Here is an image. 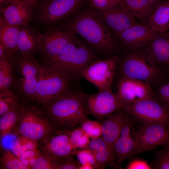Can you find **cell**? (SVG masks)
I'll return each mask as SVG.
<instances>
[{
    "label": "cell",
    "instance_id": "1",
    "mask_svg": "<svg viewBox=\"0 0 169 169\" xmlns=\"http://www.w3.org/2000/svg\"><path fill=\"white\" fill-rule=\"evenodd\" d=\"M45 105L54 123L64 129L80 125L88 119L84 93L69 91Z\"/></svg>",
    "mask_w": 169,
    "mask_h": 169
},
{
    "label": "cell",
    "instance_id": "2",
    "mask_svg": "<svg viewBox=\"0 0 169 169\" xmlns=\"http://www.w3.org/2000/svg\"><path fill=\"white\" fill-rule=\"evenodd\" d=\"M69 25L99 51L109 50L115 46V38L100 13L86 10L79 13Z\"/></svg>",
    "mask_w": 169,
    "mask_h": 169
},
{
    "label": "cell",
    "instance_id": "3",
    "mask_svg": "<svg viewBox=\"0 0 169 169\" xmlns=\"http://www.w3.org/2000/svg\"><path fill=\"white\" fill-rule=\"evenodd\" d=\"M94 58L90 50L74 38L57 56L46 60L69 81L81 77L82 71Z\"/></svg>",
    "mask_w": 169,
    "mask_h": 169
},
{
    "label": "cell",
    "instance_id": "4",
    "mask_svg": "<svg viewBox=\"0 0 169 169\" xmlns=\"http://www.w3.org/2000/svg\"><path fill=\"white\" fill-rule=\"evenodd\" d=\"M69 82L52 66L39 64L37 100L45 105L69 91Z\"/></svg>",
    "mask_w": 169,
    "mask_h": 169
},
{
    "label": "cell",
    "instance_id": "5",
    "mask_svg": "<svg viewBox=\"0 0 169 169\" xmlns=\"http://www.w3.org/2000/svg\"><path fill=\"white\" fill-rule=\"evenodd\" d=\"M20 116L15 133L38 141L48 137L57 126L44 118L34 108H20Z\"/></svg>",
    "mask_w": 169,
    "mask_h": 169
},
{
    "label": "cell",
    "instance_id": "6",
    "mask_svg": "<svg viewBox=\"0 0 169 169\" xmlns=\"http://www.w3.org/2000/svg\"><path fill=\"white\" fill-rule=\"evenodd\" d=\"M121 109L144 123L169 125V111L153 97L123 104Z\"/></svg>",
    "mask_w": 169,
    "mask_h": 169
},
{
    "label": "cell",
    "instance_id": "7",
    "mask_svg": "<svg viewBox=\"0 0 169 169\" xmlns=\"http://www.w3.org/2000/svg\"><path fill=\"white\" fill-rule=\"evenodd\" d=\"M124 77L146 82L161 75L160 68L145 54L134 53L127 55L122 64Z\"/></svg>",
    "mask_w": 169,
    "mask_h": 169
},
{
    "label": "cell",
    "instance_id": "8",
    "mask_svg": "<svg viewBox=\"0 0 169 169\" xmlns=\"http://www.w3.org/2000/svg\"><path fill=\"white\" fill-rule=\"evenodd\" d=\"M168 125L157 123H145L134 133L136 142L135 155L169 144Z\"/></svg>",
    "mask_w": 169,
    "mask_h": 169
},
{
    "label": "cell",
    "instance_id": "9",
    "mask_svg": "<svg viewBox=\"0 0 169 169\" xmlns=\"http://www.w3.org/2000/svg\"><path fill=\"white\" fill-rule=\"evenodd\" d=\"M118 61L116 56L94 60L83 70L81 77L96 86L99 91L111 90V86Z\"/></svg>",
    "mask_w": 169,
    "mask_h": 169
},
{
    "label": "cell",
    "instance_id": "10",
    "mask_svg": "<svg viewBox=\"0 0 169 169\" xmlns=\"http://www.w3.org/2000/svg\"><path fill=\"white\" fill-rule=\"evenodd\" d=\"M84 96L88 115L100 120L122 107L123 103L111 90L99 91L91 95L84 93Z\"/></svg>",
    "mask_w": 169,
    "mask_h": 169
},
{
    "label": "cell",
    "instance_id": "11",
    "mask_svg": "<svg viewBox=\"0 0 169 169\" xmlns=\"http://www.w3.org/2000/svg\"><path fill=\"white\" fill-rule=\"evenodd\" d=\"M76 33L70 26L66 28L53 29L39 34L38 49L46 60L57 56L74 38Z\"/></svg>",
    "mask_w": 169,
    "mask_h": 169
},
{
    "label": "cell",
    "instance_id": "12",
    "mask_svg": "<svg viewBox=\"0 0 169 169\" xmlns=\"http://www.w3.org/2000/svg\"><path fill=\"white\" fill-rule=\"evenodd\" d=\"M84 0H42L39 19L44 24H53L74 12Z\"/></svg>",
    "mask_w": 169,
    "mask_h": 169
},
{
    "label": "cell",
    "instance_id": "13",
    "mask_svg": "<svg viewBox=\"0 0 169 169\" xmlns=\"http://www.w3.org/2000/svg\"><path fill=\"white\" fill-rule=\"evenodd\" d=\"M39 64L31 56H23L18 65V79L21 91L37 100Z\"/></svg>",
    "mask_w": 169,
    "mask_h": 169
},
{
    "label": "cell",
    "instance_id": "14",
    "mask_svg": "<svg viewBox=\"0 0 169 169\" xmlns=\"http://www.w3.org/2000/svg\"><path fill=\"white\" fill-rule=\"evenodd\" d=\"M116 95L123 104L153 97L150 85L141 80L123 77L119 81ZM123 106V105H122Z\"/></svg>",
    "mask_w": 169,
    "mask_h": 169
},
{
    "label": "cell",
    "instance_id": "15",
    "mask_svg": "<svg viewBox=\"0 0 169 169\" xmlns=\"http://www.w3.org/2000/svg\"><path fill=\"white\" fill-rule=\"evenodd\" d=\"M68 129L57 130L49 136L44 148L46 154L58 160H63L74 155L77 150L72 145Z\"/></svg>",
    "mask_w": 169,
    "mask_h": 169
},
{
    "label": "cell",
    "instance_id": "16",
    "mask_svg": "<svg viewBox=\"0 0 169 169\" xmlns=\"http://www.w3.org/2000/svg\"><path fill=\"white\" fill-rule=\"evenodd\" d=\"M158 33L148 26L137 23L117 36L125 46L136 51L147 44Z\"/></svg>",
    "mask_w": 169,
    "mask_h": 169
},
{
    "label": "cell",
    "instance_id": "17",
    "mask_svg": "<svg viewBox=\"0 0 169 169\" xmlns=\"http://www.w3.org/2000/svg\"><path fill=\"white\" fill-rule=\"evenodd\" d=\"M132 125L128 118L113 146L114 166L120 167L124 161L135 155L136 142L131 134Z\"/></svg>",
    "mask_w": 169,
    "mask_h": 169
},
{
    "label": "cell",
    "instance_id": "18",
    "mask_svg": "<svg viewBox=\"0 0 169 169\" xmlns=\"http://www.w3.org/2000/svg\"><path fill=\"white\" fill-rule=\"evenodd\" d=\"M100 11V13L105 24L117 35L137 23L130 13L121 7Z\"/></svg>",
    "mask_w": 169,
    "mask_h": 169
},
{
    "label": "cell",
    "instance_id": "19",
    "mask_svg": "<svg viewBox=\"0 0 169 169\" xmlns=\"http://www.w3.org/2000/svg\"><path fill=\"white\" fill-rule=\"evenodd\" d=\"M128 118L125 112L118 110L100 120L102 131L101 137L112 151L114 144Z\"/></svg>",
    "mask_w": 169,
    "mask_h": 169
},
{
    "label": "cell",
    "instance_id": "20",
    "mask_svg": "<svg viewBox=\"0 0 169 169\" xmlns=\"http://www.w3.org/2000/svg\"><path fill=\"white\" fill-rule=\"evenodd\" d=\"M1 18L8 24L15 25H26L32 17V9L21 0L0 6Z\"/></svg>",
    "mask_w": 169,
    "mask_h": 169
},
{
    "label": "cell",
    "instance_id": "21",
    "mask_svg": "<svg viewBox=\"0 0 169 169\" xmlns=\"http://www.w3.org/2000/svg\"><path fill=\"white\" fill-rule=\"evenodd\" d=\"M147 44L145 54L152 62L163 66H169V34L158 33Z\"/></svg>",
    "mask_w": 169,
    "mask_h": 169
},
{
    "label": "cell",
    "instance_id": "22",
    "mask_svg": "<svg viewBox=\"0 0 169 169\" xmlns=\"http://www.w3.org/2000/svg\"><path fill=\"white\" fill-rule=\"evenodd\" d=\"M87 148L90 149L94 154L98 169H103L107 166H114L113 151L101 136L91 139Z\"/></svg>",
    "mask_w": 169,
    "mask_h": 169
},
{
    "label": "cell",
    "instance_id": "23",
    "mask_svg": "<svg viewBox=\"0 0 169 169\" xmlns=\"http://www.w3.org/2000/svg\"><path fill=\"white\" fill-rule=\"evenodd\" d=\"M123 8L141 22L148 21L156 8L151 0H120Z\"/></svg>",
    "mask_w": 169,
    "mask_h": 169
},
{
    "label": "cell",
    "instance_id": "24",
    "mask_svg": "<svg viewBox=\"0 0 169 169\" xmlns=\"http://www.w3.org/2000/svg\"><path fill=\"white\" fill-rule=\"evenodd\" d=\"M0 26V44L7 55H12L18 50L17 40L20 26L8 24L1 17Z\"/></svg>",
    "mask_w": 169,
    "mask_h": 169
},
{
    "label": "cell",
    "instance_id": "25",
    "mask_svg": "<svg viewBox=\"0 0 169 169\" xmlns=\"http://www.w3.org/2000/svg\"><path fill=\"white\" fill-rule=\"evenodd\" d=\"M149 27L158 33L169 29V0L158 5L147 21Z\"/></svg>",
    "mask_w": 169,
    "mask_h": 169
},
{
    "label": "cell",
    "instance_id": "26",
    "mask_svg": "<svg viewBox=\"0 0 169 169\" xmlns=\"http://www.w3.org/2000/svg\"><path fill=\"white\" fill-rule=\"evenodd\" d=\"M39 34H37L26 27L20 26L18 33V50L23 56H31L35 50L38 49Z\"/></svg>",
    "mask_w": 169,
    "mask_h": 169
},
{
    "label": "cell",
    "instance_id": "27",
    "mask_svg": "<svg viewBox=\"0 0 169 169\" xmlns=\"http://www.w3.org/2000/svg\"><path fill=\"white\" fill-rule=\"evenodd\" d=\"M19 107L0 116V135L2 139L9 135L16 128L20 116Z\"/></svg>",
    "mask_w": 169,
    "mask_h": 169
},
{
    "label": "cell",
    "instance_id": "28",
    "mask_svg": "<svg viewBox=\"0 0 169 169\" xmlns=\"http://www.w3.org/2000/svg\"><path fill=\"white\" fill-rule=\"evenodd\" d=\"M38 141L25 136H18L12 142L10 150L18 158L26 151L38 149Z\"/></svg>",
    "mask_w": 169,
    "mask_h": 169
},
{
    "label": "cell",
    "instance_id": "29",
    "mask_svg": "<svg viewBox=\"0 0 169 169\" xmlns=\"http://www.w3.org/2000/svg\"><path fill=\"white\" fill-rule=\"evenodd\" d=\"M19 105L18 96L12 91L7 89L0 91V116Z\"/></svg>",
    "mask_w": 169,
    "mask_h": 169
},
{
    "label": "cell",
    "instance_id": "30",
    "mask_svg": "<svg viewBox=\"0 0 169 169\" xmlns=\"http://www.w3.org/2000/svg\"><path fill=\"white\" fill-rule=\"evenodd\" d=\"M0 168L1 169H28L11 150L8 149L2 153Z\"/></svg>",
    "mask_w": 169,
    "mask_h": 169
},
{
    "label": "cell",
    "instance_id": "31",
    "mask_svg": "<svg viewBox=\"0 0 169 169\" xmlns=\"http://www.w3.org/2000/svg\"><path fill=\"white\" fill-rule=\"evenodd\" d=\"M70 138L74 147L77 150L87 148L90 138L81 126L70 131Z\"/></svg>",
    "mask_w": 169,
    "mask_h": 169
},
{
    "label": "cell",
    "instance_id": "32",
    "mask_svg": "<svg viewBox=\"0 0 169 169\" xmlns=\"http://www.w3.org/2000/svg\"><path fill=\"white\" fill-rule=\"evenodd\" d=\"M13 80V72L11 64L7 59L0 61V90L8 89Z\"/></svg>",
    "mask_w": 169,
    "mask_h": 169
},
{
    "label": "cell",
    "instance_id": "33",
    "mask_svg": "<svg viewBox=\"0 0 169 169\" xmlns=\"http://www.w3.org/2000/svg\"><path fill=\"white\" fill-rule=\"evenodd\" d=\"M153 162L156 169H169V144L163 145L156 152Z\"/></svg>",
    "mask_w": 169,
    "mask_h": 169
},
{
    "label": "cell",
    "instance_id": "34",
    "mask_svg": "<svg viewBox=\"0 0 169 169\" xmlns=\"http://www.w3.org/2000/svg\"><path fill=\"white\" fill-rule=\"evenodd\" d=\"M80 125L83 130L91 139L101 136L102 128L100 122L88 119L83 121Z\"/></svg>",
    "mask_w": 169,
    "mask_h": 169
},
{
    "label": "cell",
    "instance_id": "35",
    "mask_svg": "<svg viewBox=\"0 0 169 169\" xmlns=\"http://www.w3.org/2000/svg\"><path fill=\"white\" fill-rule=\"evenodd\" d=\"M61 160L41 153L32 169H59Z\"/></svg>",
    "mask_w": 169,
    "mask_h": 169
},
{
    "label": "cell",
    "instance_id": "36",
    "mask_svg": "<svg viewBox=\"0 0 169 169\" xmlns=\"http://www.w3.org/2000/svg\"><path fill=\"white\" fill-rule=\"evenodd\" d=\"M80 164H90L94 167L98 169L96 161L92 151L88 148L78 149L75 153Z\"/></svg>",
    "mask_w": 169,
    "mask_h": 169
},
{
    "label": "cell",
    "instance_id": "37",
    "mask_svg": "<svg viewBox=\"0 0 169 169\" xmlns=\"http://www.w3.org/2000/svg\"><path fill=\"white\" fill-rule=\"evenodd\" d=\"M41 154L38 149L28 150L22 153L18 158L28 169H32Z\"/></svg>",
    "mask_w": 169,
    "mask_h": 169
},
{
    "label": "cell",
    "instance_id": "38",
    "mask_svg": "<svg viewBox=\"0 0 169 169\" xmlns=\"http://www.w3.org/2000/svg\"><path fill=\"white\" fill-rule=\"evenodd\" d=\"M93 8L100 11L108 10L117 7L118 5L123 8L120 0H87Z\"/></svg>",
    "mask_w": 169,
    "mask_h": 169
},
{
    "label": "cell",
    "instance_id": "39",
    "mask_svg": "<svg viewBox=\"0 0 169 169\" xmlns=\"http://www.w3.org/2000/svg\"><path fill=\"white\" fill-rule=\"evenodd\" d=\"M157 97V100L169 111V80L164 81L159 86Z\"/></svg>",
    "mask_w": 169,
    "mask_h": 169
},
{
    "label": "cell",
    "instance_id": "40",
    "mask_svg": "<svg viewBox=\"0 0 169 169\" xmlns=\"http://www.w3.org/2000/svg\"><path fill=\"white\" fill-rule=\"evenodd\" d=\"M80 165L72 156L61 160L59 169H79Z\"/></svg>",
    "mask_w": 169,
    "mask_h": 169
},
{
    "label": "cell",
    "instance_id": "41",
    "mask_svg": "<svg viewBox=\"0 0 169 169\" xmlns=\"http://www.w3.org/2000/svg\"><path fill=\"white\" fill-rule=\"evenodd\" d=\"M152 167L146 162L140 159H135L131 161L127 166V169H149Z\"/></svg>",
    "mask_w": 169,
    "mask_h": 169
},
{
    "label": "cell",
    "instance_id": "42",
    "mask_svg": "<svg viewBox=\"0 0 169 169\" xmlns=\"http://www.w3.org/2000/svg\"><path fill=\"white\" fill-rule=\"evenodd\" d=\"M21 1L29 6L32 9L37 6L35 0H21Z\"/></svg>",
    "mask_w": 169,
    "mask_h": 169
},
{
    "label": "cell",
    "instance_id": "43",
    "mask_svg": "<svg viewBox=\"0 0 169 169\" xmlns=\"http://www.w3.org/2000/svg\"><path fill=\"white\" fill-rule=\"evenodd\" d=\"M21 0H0V6L14 3Z\"/></svg>",
    "mask_w": 169,
    "mask_h": 169
},
{
    "label": "cell",
    "instance_id": "44",
    "mask_svg": "<svg viewBox=\"0 0 169 169\" xmlns=\"http://www.w3.org/2000/svg\"><path fill=\"white\" fill-rule=\"evenodd\" d=\"M94 167L91 165L90 164H81L79 169H93Z\"/></svg>",
    "mask_w": 169,
    "mask_h": 169
},
{
    "label": "cell",
    "instance_id": "45",
    "mask_svg": "<svg viewBox=\"0 0 169 169\" xmlns=\"http://www.w3.org/2000/svg\"><path fill=\"white\" fill-rule=\"evenodd\" d=\"M156 7L161 3L164 1V0H151Z\"/></svg>",
    "mask_w": 169,
    "mask_h": 169
},
{
    "label": "cell",
    "instance_id": "46",
    "mask_svg": "<svg viewBox=\"0 0 169 169\" xmlns=\"http://www.w3.org/2000/svg\"><path fill=\"white\" fill-rule=\"evenodd\" d=\"M41 0H35L36 3L37 4V6L39 3L40 2V1H41Z\"/></svg>",
    "mask_w": 169,
    "mask_h": 169
}]
</instances>
